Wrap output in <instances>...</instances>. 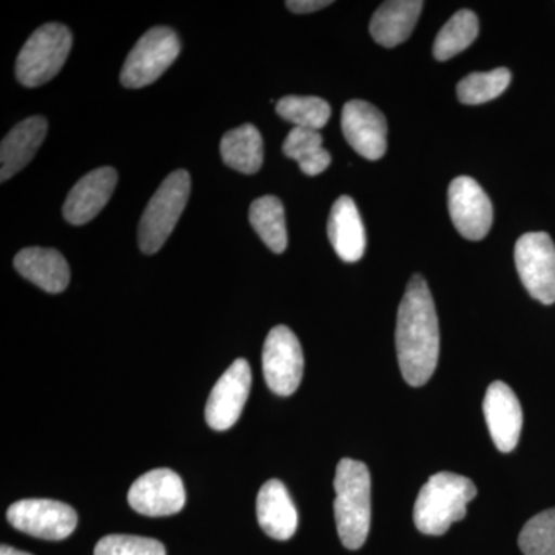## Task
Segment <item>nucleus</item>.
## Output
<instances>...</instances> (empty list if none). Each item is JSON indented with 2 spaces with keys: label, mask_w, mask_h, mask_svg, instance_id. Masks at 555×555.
I'll return each instance as SVG.
<instances>
[{
  "label": "nucleus",
  "mask_w": 555,
  "mask_h": 555,
  "mask_svg": "<svg viewBox=\"0 0 555 555\" xmlns=\"http://www.w3.org/2000/svg\"><path fill=\"white\" fill-rule=\"evenodd\" d=\"M511 75L507 68H495L492 72L470 73L456 86V96L462 104L480 105L502 96L509 87Z\"/></svg>",
  "instance_id": "nucleus-26"
},
{
  "label": "nucleus",
  "mask_w": 555,
  "mask_h": 555,
  "mask_svg": "<svg viewBox=\"0 0 555 555\" xmlns=\"http://www.w3.org/2000/svg\"><path fill=\"white\" fill-rule=\"evenodd\" d=\"M251 387V371L246 360L233 361L211 389L206 406L207 425L228 430L238 422Z\"/></svg>",
  "instance_id": "nucleus-12"
},
{
  "label": "nucleus",
  "mask_w": 555,
  "mask_h": 555,
  "mask_svg": "<svg viewBox=\"0 0 555 555\" xmlns=\"http://www.w3.org/2000/svg\"><path fill=\"white\" fill-rule=\"evenodd\" d=\"M181 53L177 33L155 27L145 33L130 51L120 72V83L127 89H142L158 80Z\"/></svg>",
  "instance_id": "nucleus-6"
},
{
  "label": "nucleus",
  "mask_w": 555,
  "mask_h": 555,
  "mask_svg": "<svg viewBox=\"0 0 555 555\" xmlns=\"http://www.w3.org/2000/svg\"><path fill=\"white\" fill-rule=\"evenodd\" d=\"M251 228L259 238L273 251L283 254L287 248L286 214L276 196L268 195L255 199L248 210Z\"/></svg>",
  "instance_id": "nucleus-22"
},
{
  "label": "nucleus",
  "mask_w": 555,
  "mask_h": 555,
  "mask_svg": "<svg viewBox=\"0 0 555 555\" xmlns=\"http://www.w3.org/2000/svg\"><path fill=\"white\" fill-rule=\"evenodd\" d=\"M129 505L142 516H173L185 505L184 483L167 467L150 470L131 485Z\"/></svg>",
  "instance_id": "nucleus-11"
},
{
  "label": "nucleus",
  "mask_w": 555,
  "mask_h": 555,
  "mask_svg": "<svg viewBox=\"0 0 555 555\" xmlns=\"http://www.w3.org/2000/svg\"><path fill=\"white\" fill-rule=\"evenodd\" d=\"M276 113L298 129L321 130L331 119L327 101L317 96H286L276 102Z\"/></svg>",
  "instance_id": "nucleus-25"
},
{
  "label": "nucleus",
  "mask_w": 555,
  "mask_h": 555,
  "mask_svg": "<svg viewBox=\"0 0 555 555\" xmlns=\"http://www.w3.org/2000/svg\"><path fill=\"white\" fill-rule=\"evenodd\" d=\"M449 214L460 235L469 241H480L491 230L494 210L476 179L459 177L449 185Z\"/></svg>",
  "instance_id": "nucleus-10"
},
{
  "label": "nucleus",
  "mask_w": 555,
  "mask_h": 555,
  "mask_svg": "<svg viewBox=\"0 0 555 555\" xmlns=\"http://www.w3.org/2000/svg\"><path fill=\"white\" fill-rule=\"evenodd\" d=\"M283 153L297 160L299 169L308 177L323 173L332 163L331 153L323 147V138L317 130L295 127L284 139Z\"/></svg>",
  "instance_id": "nucleus-23"
},
{
  "label": "nucleus",
  "mask_w": 555,
  "mask_h": 555,
  "mask_svg": "<svg viewBox=\"0 0 555 555\" xmlns=\"http://www.w3.org/2000/svg\"><path fill=\"white\" fill-rule=\"evenodd\" d=\"M94 555H167L166 546L155 539L138 535L102 537Z\"/></svg>",
  "instance_id": "nucleus-28"
},
{
  "label": "nucleus",
  "mask_w": 555,
  "mask_h": 555,
  "mask_svg": "<svg viewBox=\"0 0 555 555\" xmlns=\"http://www.w3.org/2000/svg\"><path fill=\"white\" fill-rule=\"evenodd\" d=\"M331 0H291L286 2L288 10L294 11L297 14L313 13V11L326 9L332 5Z\"/></svg>",
  "instance_id": "nucleus-29"
},
{
  "label": "nucleus",
  "mask_w": 555,
  "mask_h": 555,
  "mask_svg": "<svg viewBox=\"0 0 555 555\" xmlns=\"http://www.w3.org/2000/svg\"><path fill=\"white\" fill-rule=\"evenodd\" d=\"M335 520L347 550H360L371 529V474L364 463L343 459L334 480Z\"/></svg>",
  "instance_id": "nucleus-2"
},
{
  "label": "nucleus",
  "mask_w": 555,
  "mask_h": 555,
  "mask_svg": "<svg viewBox=\"0 0 555 555\" xmlns=\"http://www.w3.org/2000/svg\"><path fill=\"white\" fill-rule=\"evenodd\" d=\"M118 184V173L112 167H101L87 173L69 190L64 204L65 221L72 225H83L101 214L107 206Z\"/></svg>",
  "instance_id": "nucleus-15"
},
{
  "label": "nucleus",
  "mask_w": 555,
  "mask_h": 555,
  "mask_svg": "<svg viewBox=\"0 0 555 555\" xmlns=\"http://www.w3.org/2000/svg\"><path fill=\"white\" fill-rule=\"evenodd\" d=\"M47 119L33 116L22 120L3 138L0 144V181H9L31 163L47 137Z\"/></svg>",
  "instance_id": "nucleus-17"
},
{
  "label": "nucleus",
  "mask_w": 555,
  "mask_h": 555,
  "mask_svg": "<svg viewBox=\"0 0 555 555\" xmlns=\"http://www.w3.org/2000/svg\"><path fill=\"white\" fill-rule=\"evenodd\" d=\"M190 189L192 178L189 171L177 170L164 179L139 221L138 243L144 254H156L169 240L188 206Z\"/></svg>",
  "instance_id": "nucleus-4"
},
{
  "label": "nucleus",
  "mask_w": 555,
  "mask_h": 555,
  "mask_svg": "<svg viewBox=\"0 0 555 555\" xmlns=\"http://www.w3.org/2000/svg\"><path fill=\"white\" fill-rule=\"evenodd\" d=\"M0 555H31V554L24 553V551L16 550V547L2 545V547H0Z\"/></svg>",
  "instance_id": "nucleus-30"
},
{
  "label": "nucleus",
  "mask_w": 555,
  "mask_h": 555,
  "mask_svg": "<svg viewBox=\"0 0 555 555\" xmlns=\"http://www.w3.org/2000/svg\"><path fill=\"white\" fill-rule=\"evenodd\" d=\"M477 38V14L470 10L456 11L437 35L434 42V57L441 62L452 60L470 47Z\"/></svg>",
  "instance_id": "nucleus-24"
},
{
  "label": "nucleus",
  "mask_w": 555,
  "mask_h": 555,
  "mask_svg": "<svg viewBox=\"0 0 555 555\" xmlns=\"http://www.w3.org/2000/svg\"><path fill=\"white\" fill-rule=\"evenodd\" d=\"M219 149L225 166L240 173H257L264 163V142L257 127L251 124L228 131Z\"/></svg>",
  "instance_id": "nucleus-21"
},
{
  "label": "nucleus",
  "mask_w": 555,
  "mask_h": 555,
  "mask_svg": "<svg viewBox=\"0 0 555 555\" xmlns=\"http://www.w3.org/2000/svg\"><path fill=\"white\" fill-rule=\"evenodd\" d=\"M396 345L400 371L408 385H426L440 356V327L433 295L422 275L411 278L401 299Z\"/></svg>",
  "instance_id": "nucleus-1"
},
{
  "label": "nucleus",
  "mask_w": 555,
  "mask_h": 555,
  "mask_svg": "<svg viewBox=\"0 0 555 555\" xmlns=\"http://www.w3.org/2000/svg\"><path fill=\"white\" fill-rule=\"evenodd\" d=\"M423 5L422 0H390L383 3L372 16L369 27L372 38L386 49L400 46L414 31Z\"/></svg>",
  "instance_id": "nucleus-20"
},
{
  "label": "nucleus",
  "mask_w": 555,
  "mask_h": 555,
  "mask_svg": "<svg viewBox=\"0 0 555 555\" xmlns=\"http://www.w3.org/2000/svg\"><path fill=\"white\" fill-rule=\"evenodd\" d=\"M262 371L266 383L276 396L297 392L305 372V356L291 328L276 326L269 332L262 349Z\"/></svg>",
  "instance_id": "nucleus-8"
},
{
  "label": "nucleus",
  "mask_w": 555,
  "mask_h": 555,
  "mask_svg": "<svg viewBox=\"0 0 555 555\" xmlns=\"http://www.w3.org/2000/svg\"><path fill=\"white\" fill-rule=\"evenodd\" d=\"M518 546L525 555H555V507L537 514L524 526Z\"/></svg>",
  "instance_id": "nucleus-27"
},
{
  "label": "nucleus",
  "mask_w": 555,
  "mask_h": 555,
  "mask_svg": "<svg viewBox=\"0 0 555 555\" xmlns=\"http://www.w3.org/2000/svg\"><path fill=\"white\" fill-rule=\"evenodd\" d=\"M516 266L521 283L542 305L555 302V244L545 232L525 233L518 238Z\"/></svg>",
  "instance_id": "nucleus-7"
},
{
  "label": "nucleus",
  "mask_w": 555,
  "mask_h": 555,
  "mask_svg": "<svg viewBox=\"0 0 555 555\" xmlns=\"http://www.w3.org/2000/svg\"><path fill=\"white\" fill-rule=\"evenodd\" d=\"M327 235L343 261L357 262L363 258L366 250V230L356 201L350 196H341L332 206Z\"/></svg>",
  "instance_id": "nucleus-16"
},
{
  "label": "nucleus",
  "mask_w": 555,
  "mask_h": 555,
  "mask_svg": "<svg viewBox=\"0 0 555 555\" xmlns=\"http://www.w3.org/2000/svg\"><path fill=\"white\" fill-rule=\"evenodd\" d=\"M73 35L65 25H42L22 47L16 62L17 80L25 87H39L64 67L72 51Z\"/></svg>",
  "instance_id": "nucleus-5"
},
{
  "label": "nucleus",
  "mask_w": 555,
  "mask_h": 555,
  "mask_svg": "<svg viewBox=\"0 0 555 555\" xmlns=\"http://www.w3.org/2000/svg\"><path fill=\"white\" fill-rule=\"evenodd\" d=\"M257 517L262 531L272 539H292L298 528V513L283 481L269 480L257 496Z\"/></svg>",
  "instance_id": "nucleus-18"
},
{
  "label": "nucleus",
  "mask_w": 555,
  "mask_h": 555,
  "mask_svg": "<svg viewBox=\"0 0 555 555\" xmlns=\"http://www.w3.org/2000/svg\"><path fill=\"white\" fill-rule=\"evenodd\" d=\"M14 268L49 294H61L69 284L68 262L54 248H24L14 258Z\"/></svg>",
  "instance_id": "nucleus-19"
},
{
  "label": "nucleus",
  "mask_w": 555,
  "mask_h": 555,
  "mask_svg": "<svg viewBox=\"0 0 555 555\" xmlns=\"http://www.w3.org/2000/svg\"><path fill=\"white\" fill-rule=\"evenodd\" d=\"M341 130L350 147L369 160L382 159L387 150L385 115L366 101L346 102Z\"/></svg>",
  "instance_id": "nucleus-13"
},
{
  "label": "nucleus",
  "mask_w": 555,
  "mask_h": 555,
  "mask_svg": "<svg viewBox=\"0 0 555 555\" xmlns=\"http://www.w3.org/2000/svg\"><path fill=\"white\" fill-rule=\"evenodd\" d=\"M7 520L17 531L36 539L64 540L78 526V514L56 500L27 499L9 507Z\"/></svg>",
  "instance_id": "nucleus-9"
},
{
  "label": "nucleus",
  "mask_w": 555,
  "mask_h": 555,
  "mask_svg": "<svg viewBox=\"0 0 555 555\" xmlns=\"http://www.w3.org/2000/svg\"><path fill=\"white\" fill-rule=\"evenodd\" d=\"M476 495V485L469 478L452 473L436 474L416 496V529L426 535L447 534L452 524L466 517V507Z\"/></svg>",
  "instance_id": "nucleus-3"
},
{
  "label": "nucleus",
  "mask_w": 555,
  "mask_h": 555,
  "mask_svg": "<svg viewBox=\"0 0 555 555\" xmlns=\"http://www.w3.org/2000/svg\"><path fill=\"white\" fill-rule=\"evenodd\" d=\"M483 411L496 449L505 454L513 452L524 426V412L514 390L506 383H492L486 390Z\"/></svg>",
  "instance_id": "nucleus-14"
}]
</instances>
